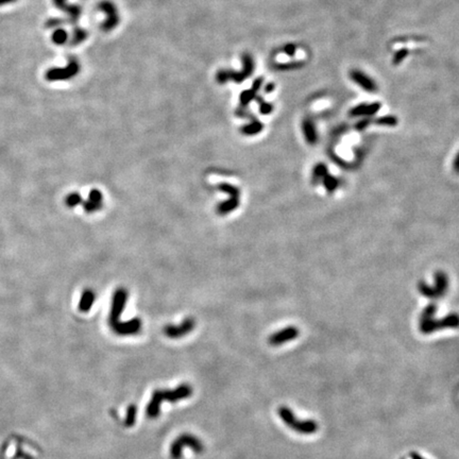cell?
I'll return each mask as SVG.
<instances>
[{
  "label": "cell",
  "mask_w": 459,
  "mask_h": 459,
  "mask_svg": "<svg viewBox=\"0 0 459 459\" xmlns=\"http://www.w3.org/2000/svg\"><path fill=\"white\" fill-rule=\"evenodd\" d=\"M255 94H256V92L253 90L252 88L249 90H244L240 95V104L242 106H248L249 102L255 98Z\"/></svg>",
  "instance_id": "25"
},
{
  "label": "cell",
  "mask_w": 459,
  "mask_h": 459,
  "mask_svg": "<svg viewBox=\"0 0 459 459\" xmlns=\"http://www.w3.org/2000/svg\"><path fill=\"white\" fill-rule=\"evenodd\" d=\"M436 312H437V305H436V303H430V304H428V305L426 306V308H424V310L422 312L420 320H428V319L434 318V316H435Z\"/></svg>",
  "instance_id": "24"
},
{
  "label": "cell",
  "mask_w": 459,
  "mask_h": 459,
  "mask_svg": "<svg viewBox=\"0 0 459 459\" xmlns=\"http://www.w3.org/2000/svg\"><path fill=\"white\" fill-rule=\"evenodd\" d=\"M278 414L287 428L300 435H312L319 430V425L316 421L298 419L290 408L286 406L278 407Z\"/></svg>",
  "instance_id": "2"
},
{
  "label": "cell",
  "mask_w": 459,
  "mask_h": 459,
  "mask_svg": "<svg viewBox=\"0 0 459 459\" xmlns=\"http://www.w3.org/2000/svg\"><path fill=\"white\" fill-rule=\"evenodd\" d=\"M100 201H101V194L97 190H94L90 192V202L86 206V210L88 212L95 210L100 208Z\"/></svg>",
  "instance_id": "21"
},
{
  "label": "cell",
  "mask_w": 459,
  "mask_h": 459,
  "mask_svg": "<svg viewBox=\"0 0 459 459\" xmlns=\"http://www.w3.org/2000/svg\"><path fill=\"white\" fill-rule=\"evenodd\" d=\"M98 10L106 13V20L101 24V30L104 32L113 31L120 22V14L115 4L110 0H102L98 4Z\"/></svg>",
  "instance_id": "4"
},
{
  "label": "cell",
  "mask_w": 459,
  "mask_h": 459,
  "mask_svg": "<svg viewBox=\"0 0 459 459\" xmlns=\"http://www.w3.org/2000/svg\"><path fill=\"white\" fill-rule=\"evenodd\" d=\"M458 326V317L456 314H448L444 319L436 320V319H428V320H420V330L423 334H430L432 332L441 328H455Z\"/></svg>",
  "instance_id": "6"
},
{
  "label": "cell",
  "mask_w": 459,
  "mask_h": 459,
  "mask_svg": "<svg viewBox=\"0 0 459 459\" xmlns=\"http://www.w3.org/2000/svg\"><path fill=\"white\" fill-rule=\"evenodd\" d=\"M419 290L423 296L430 298V299H438L437 294L435 292V289H434V287L428 286L425 282L419 283Z\"/></svg>",
  "instance_id": "22"
},
{
  "label": "cell",
  "mask_w": 459,
  "mask_h": 459,
  "mask_svg": "<svg viewBox=\"0 0 459 459\" xmlns=\"http://www.w3.org/2000/svg\"><path fill=\"white\" fill-rule=\"evenodd\" d=\"M376 124H380V126H396L398 124V119L394 116H384L378 118L376 120Z\"/></svg>",
  "instance_id": "26"
},
{
  "label": "cell",
  "mask_w": 459,
  "mask_h": 459,
  "mask_svg": "<svg viewBox=\"0 0 459 459\" xmlns=\"http://www.w3.org/2000/svg\"><path fill=\"white\" fill-rule=\"evenodd\" d=\"M302 130H303L306 140H308L310 144H316L318 136H317L316 128H314V124H312V120H310V119H305L302 124Z\"/></svg>",
  "instance_id": "13"
},
{
  "label": "cell",
  "mask_w": 459,
  "mask_h": 459,
  "mask_svg": "<svg viewBox=\"0 0 459 459\" xmlns=\"http://www.w3.org/2000/svg\"><path fill=\"white\" fill-rule=\"evenodd\" d=\"M81 201V198H80V196L79 194H70V197L67 198V204L70 206H76V203H79Z\"/></svg>",
  "instance_id": "32"
},
{
  "label": "cell",
  "mask_w": 459,
  "mask_h": 459,
  "mask_svg": "<svg viewBox=\"0 0 459 459\" xmlns=\"http://www.w3.org/2000/svg\"><path fill=\"white\" fill-rule=\"evenodd\" d=\"M54 4L63 12H65L68 17V22H70L72 24H76L80 20V16L82 13V8L80 6H76V4H67L66 0H52Z\"/></svg>",
  "instance_id": "8"
},
{
  "label": "cell",
  "mask_w": 459,
  "mask_h": 459,
  "mask_svg": "<svg viewBox=\"0 0 459 459\" xmlns=\"http://www.w3.org/2000/svg\"><path fill=\"white\" fill-rule=\"evenodd\" d=\"M262 124L258 122V120H253L250 124H246V126H244L242 128V132L246 135H254V134H258L260 133L262 130Z\"/></svg>",
  "instance_id": "18"
},
{
  "label": "cell",
  "mask_w": 459,
  "mask_h": 459,
  "mask_svg": "<svg viewBox=\"0 0 459 459\" xmlns=\"http://www.w3.org/2000/svg\"><path fill=\"white\" fill-rule=\"evenodd\" d=\"M380 108V104H378V102H374V104H362L360 106H355L354 108H352L351 115L352 116H360V115L371 116V115L378 113Z\"/></svg>",
  "instance_id": "12"
},
{
  "label": "cell",
  "mask_w": 459,
  "mask_h": 459,
  "mask_svg": "<svg viewBox=\"0 0 459 459\" xmlns=\"http://www.w3.org/2000/svg\"><path fill=\"white\" fill-rule=\"evenodd\" d=\"M192 388L188 385H182L174 390H156L152 394L151 401L148 404L147 414L150 418H156L160 414V404L164 402H176L182 398L192 396Z\"/></svg>",
  "instance_id": "1"
},
{
  "label": "cell",
  "mask_w": 459,
  "mask_h": 459,
  "mask_svg": "<svg viewBox=\"0 0 459 459\" xmlns=\"http://www.w3.org/2000/svg\"><path fill=\"white\" fill-rule=\"evenodd\" d=\"M369 124H370V119H362V120L358 122L355 124V129L362 131V130L364 129V128H367L369 126Z\"/></svg>",
  "instance_id": "33"
},
{
  "label": "cell",
  "mask_w": 459,
  "mask_h": 459,
  "mask_svg": "<svg viewBox=\"0 0 459 459\" xmlns=\"http://www.w3.org/2000/svg\"><path fill=\"white\" fill-rule=\"evenodd\" d=\"M88 36V32L80 27H74V33H72V46H76L80 45L81 42H83L85 40Z\"/></svg>",
  "instance_id": "15"
},
{
  "label": "cell",
  "mask_w": 459,
  "mask_h": 459,
  "mask_svg": "<svg viewBox=\"0 0 459 459\" xmlns=\"http://www.w3.org/2000/svg\"><path fill=\"white\" fill-rule=\"evenodd\" d=\"M454 169H455V172H458V156H456L455 162H454Z\"/></svg>",
  "instance_id": "38"
},
{
  "label": "cell",
  "mask_w": 459,
  "mask_h": 459,
  "mask_svg": "<svg viewBox=\"0 0 459 459\" xmlns=\"http://www.w3.org/2000/svg\"><path fill=\"white\" fill-rule=\"evenodd\" d=\"M51 40H52L56 45H58V46L65 45L68 40L67 31L64 29H60V28L56 29L52 33V36H51Z\"/></svg>",
  "instance_id": "17"
},
{
  "label": "cell",
  "mask_w": 459,
  "mask_h": 459,
  "mask_svg": "<svg viewBox=\"0 0 459 459\" xmlns=\"http://www.w3.org/2000/svg\"><path fill=\"white\" fill-rule=\"evenodd\" d=\"M326 174H328V167H326V165L322 164V163L317 164L316 166H314V172H312L314 182V181H316V182L321 181L322 178H324Z\"/></svg>",
  "instance_id": "19"
},
{
  "label": "cell",
  "mask_w": 459,
  "mask_h": 459,
  "mask_svg": "<svg viewBox=\"0 0 459 459\" xmlns=\"http://www.w3.org/2000/svg\"><path fill=\"white\" fill-rule=\"evenodd\" d=\"M351 79L357 83V84H360V86L364 90H366L367 92H374V90H376V83H374L369 76H366L364 74L358 72V70H353L351 72Z\"/></svg>",
  "instance_id": "10"
},
{
  "label": "cell",
  "mask_w": 459,
  "mask_h": 459,
  "mask_svg": "<svg viewBox=\"0 0 459 459\" xmlns=\"http://www.w3.org/2000/svg\"><path fill=\"white\" fill-rule=\"evenodd\" d=\"M262 78H258V79L255 80V81L253 82L252 90H255V92H258V90L260 88V86H262Z\"/></svg>",
  "instance_id": "35"
},
{
  "label": "cell",
  "mask_w": 459,
  "mask_h": 459,
  "mask_svg": "<svg viewBox=\"0 0 459 459\" xmlns=\"http://www.w3.org/2000/svg\"><path fill=\"white\" fill-rule=\"evenodd\" d=\"M412 457H414V459H424V458H422L421 456H419V455H416V454H414Z\"/></svg>",
  "instance_id": "39"
},
{
  "label": "cell",
  "mask_w": 459,
  "mask_h": 459,
  "mask_svg": "<svg viewBox=\"0 0 459 459\" xmlns=\"http://www.w3.org/2000/svg\"><path fill=\"white\" fill-rule=\"evenodd\" d=\"M435 278H436V285H435V287H434V289H435V292L437 294V298L439 299L440 296H442L446 292L448 276H446L444 272L438 271L437 274H435Z\"/></svg>",
  "instance_id": "14"
},
{
  "label": "cell",
  "mask_w": 459,
  "mask_h": 459,
  "mask_svg": "<svg viewBox=\"0 0 459 459\" xmlns=\"http://www.w3.org/2000/svg\"><path fill=\"white\" fill-rule=\"evenodd\" d=\"M64 22H65V20H63L61 18H50V20H48L46 22L45 26H46V28H48V29L58 28V27H60V26H62Z\"/></svg>",
  "instance_id": "29"
},
{
  "label": "cell",
  "mask_w": 459,
  "mask_h": 459,
  "mask_svg": "<svg viewBox=\"0 0 459 459\" xmlns=\"http://www.w3.org/2000/svg\"><path fill=\"white\" fill-rule=\"evenodd\" d=\"M274 90V83H269L267 85V88H266V92H270L271 90Z\"/></svg>",
  "instance_id": "37"
},
{
  "label": "cell",
  "mask_w": 459,
  "mask_h": 459,
  "mask_svg": "<svg viewBox=\"0 0 459 459\" xmlns=\"http://www.w3.org/2000/svg\"><path fill=\"white\" fill-rule=\"evenodd\" d=\"M299 334H300L299 330H298L296 328L288 326V328H285L283 330L276 332V333L274 334H272L268 339V342L269 344L274 346H280L288 342H292V340L296 339L298 336H299Z\"/></svg>",
  "instance_id": "7"
},
{
  "label": "cell",
  "mask_w": 459,
  "mask_h": 459,
  "mask_svg": "<svg viewBox=\"0 0 459 459\" xmlns=\"http://www.w3.org/2000/svg\"><path fill=\"white\" fill-rule=\"evenodd\" d=\"M258 102H260V113L262 114H270L272 112V110H274V106H272V104H266L265 101H262L260 98H258Z\"/></svg>",
  "instance_id": "30"
},
{
  "label": "cell",
  "mask_w": 459,
  "mask_h": 459,
  "mask_svg": "<svg viewBox=\"0 0 459 459\" xmlns=\"http://www.w3.org/2000/svg\"><path fill=\"white\" fill-rule=\"evenodd\" d=\"M126 301V294L124 292H118L114 298V302H113V308H112V316H110V323L114 326L117 324L118 322V317L120 314L124 305Z\"/></svg>",
  "instance_id": "11"
},
{
  "label": "cell",
  "mask_w": 459,
  "mask_h": 459,
  "mask_svg": "<svg viewBox=\"0 0 459 459\" xmlns=\"http://www.w3.org/2000/svg\"><path fill=\"white\" fill-rule=\"evenodd\" d=\"M219 188L221 190H224L226 192H228L230 196H232V197H235V198H238L240 197V190H237L236 187L232 186V185H228V184H221L219 186Z\"/></svg>",
  "instance_id": "28"
},
{
  "label": "cell",
  "mask_w": 459,
  "mask_h": 459,
  "mask_svg": "<svg viewBox=\"0 0 459 459\" xmlns=\"http://www.w3.org/2000/svg\"><path fill=\"white\" fill-rule=\"evenodd\" d=\"M238 204H240V200H238V198L231 197V199H228L222 204H220V206H218V212L219 214H226V212L235 210L238 206Z\"/></svg>",
  "instance_id": "16"
},
{
  "label": "cell",
  "mask_w": 459,
  "mask_h": 459,
  "mask_svg": "<svg viewBox=\"0 0 459 459\" xmlns=\"http://www.w3.org/2000/svg\"><path fill=\"white\" fill-rule=\"evenodd\" d=\"M321 181H322L323 185H324L326 190L328 192H334L338 187V185H339V181L337 180V178L335 176H330V174H326L324 178H322Z\"/></svg>",
  "instance_id": "20"
},
{
  "label": "cell",
  "mask_w": 459,
  "mask_h": 459,
  "mask_svg": "<svg viewBox=\"0 0 459 459\" xmlns=\"http://www.w3.org/2000/svg\"><path fill=\"white\" fill-rule=\"evenodd\" d=\"M194 328V321L188 319L185 320L181 326H169L165 328V333L168 337L172 338H178V337H182L183 335L190 333V332Z\"/></svg>",
  "instance_id": "9"
},
{
  "label": "cell",
  "mask_w": 459,
  "mask_h": 459,
  "mask_svg": "<svg viewBox=\"0 0 459 459\" xmlns=\"http://www.w3.org/2000/svg\"><path fill=\"white\" fill-rule=\"evenodd\" d=\"M136 414H138V408H136L134 405H131L129 408H128L126 422L128 426H132V425L135 423Z\"/></svg>",
  "instance_id": "27"
},
{
  "label": "cell",
  "mask_w": 459,
  "mask_h": 459,
  "mask_svg": "<svg viewBox=\"0 0 459 459\" xmlns=\"http://www.w3.org/2000/svg\"><path fill=\"white\" fill-rule=\"evenodd\" d=\"M284 51H285V54H286L292 56H294V54H296V46H294V44H289V45L285 46Z\"/></svg>",
  "instance_id": "34"
},
{
  "label": "cell",
  "mask_w": 459,
  "mask_h": 459,
  "mask_svg": "<svg viewBox=\"0 0 459 459\" xmlns=\"http://www.w3.org/2000/svg\"><path fill=\"white\" fill-rule=\"evenodd\" d=\"M184 446H188L194 452L201 453L203 450V444L201 441L194 436L188 435V434H184V435L178 437L172 446L170 450V454H172V459H180L182 456V450Z\"/></svg>",
  "instance_id": "5"
},
{
  "label": "cell",
  "mask_w": 459,
  "mask_h": 459,
  "mask_svg": "<svg viewBox=\"0 0 459 459\" xmlns=\"http://www.w3.org/2000/svg\"><path fill=\"white\" fill-rule=\"evenodd\" d=\"M408 54V50L407 49H401V50H398V52L394 54V63L396 65L398 63H401L403 61V58L405 56H407Z\"/></svg>",
  "instance_id": "31"
},
{
  "label": "cell",
  "mask_w": 459,
  "mask_h": 459,
  "mask_svg": "<svg viewBox=\"0 0 459 459\" xmlns=\"http://www.w3.org/2000/svg\"><path fill=\"white\" fill-rule=\"evenodd\" d=\"M80 63L78 58L70 56L68 60V63L66 66L60 68V67H52L45 74V79L49 82L54 81H66L70 80L80 72Z\"/></svg>",
  "instance_id": "3"
},
{
  "label": "cell",
  "mask_w": 459,
  "mask_h": 459,
  "mask_svg": "<svg viewBox=\"0 0 459 459\" xmlns=\"http://www.w3.org/2000/svg\"><path fill=\"white\" fill-rule=\"evenodd\" d=\"M94 299H95V298H94L92 292H84L82 299H81V302H80V310L83 312L88 310L90 308V305L94 302Z\"/></svg>",
  "instance_id": "23"
},
{
  "label": "cell",
  "mask_w": 459,
  "mask_h": 459,
  "mask_svg": "<svg viewBox=\"0 0 459 459\" xmlns=\"http://www.w3.org/2000/svg\"><path fill=\"white\" fill-rule=\"evenodd\" d=\"M16 2H17V0H0V6H6V4H14Z\"/></svg>",
  "instance_id": "36"
}]
</instances>
